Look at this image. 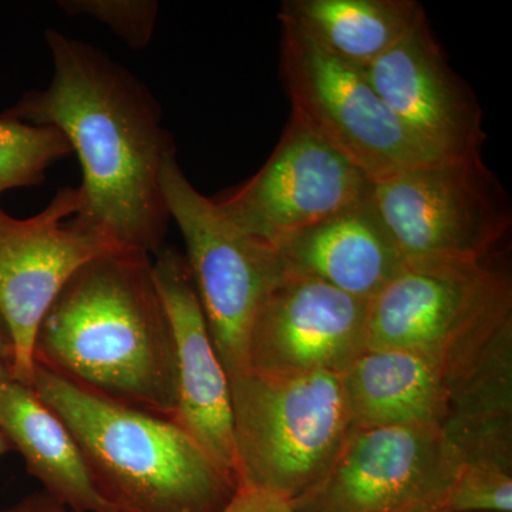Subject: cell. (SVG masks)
<instances>
[{
	"mask_svg": "<svg viewBox=\"0 0 512 512\" xmlns=\"http://www.w3.org/2000/svg\"><path fill=\"white\" fill-rule=\"evenodd\" d=\"M220 512H299L288 498L252 485L239 484L234 497Z\"/></svg>",
	"mask_w": 512,
	"mask_h": 512,
	"instance_id": "23",
	"label": "cell"
},
{
	"mask_svg": "<svg viewBox=\"0 0 512 512\" xmlns=\"http://www.w3.org/2000/svg\"><path fill=\"white\" fill-rule=\"evenodd\" d=\"M153 269L177 353L178 403L173 420L238 478L229 377L212 342L190 266L180 251L163 248L153 259Z\"/></svg>",
	"mask_w": 512,
	"mask_h": 512,
	"instance_id": "14",
	"label": "cell"
},
{
	"mask_svg": "<svg viewBox=\"0 0 512 512\" xmlns=\"http://www.w3.org/2000/svg\"><path fill=\"white\" fill-rule=\"evenodd\" d=\"M457 454L443 427H352L299 512H413L444 505Z\"/></svg>",
	"mask_w": 512,
	"mask_h": 512,
	"instance_id": "9",
	"label": "cell"
},
{
	"mask_svg": "<svg viewBox=\"0 0 512 512\" xmlns=\"http://www.w3.org/2000/svg\"><path fill=\"white\" fill-rule=\"evenodd\" d=\"M372 202L406 265L484 264L512 227L510 195L483 156L387 175Z\"/></svg>",
	"mask_w": 512,
	"mask_h": 512,
	"instance_id": "5",
	"label": "cell"
},
{
	"mask_svg": "<svg viewBox=\"0 0 512 512\" xmlns=\"http://www.w3.org/2000/svg\"><path fill=\"white\" fill-rule=\"evenodd\" d=\"M281 72L292 116L375 183L440 161L387 109L365 69L330 55L298 26L281 20Z\"/></svg>",
	"mask_w": 512,
	"mask_h": 512,
	"instance_id": "8",
	"label": "cell"
},
{
	"mask_svg": "<svg viewBox=\"0 0 512 512\" xmlns=\"http://www.w3.org/2000/svg\"><path fill=\"white\" fill-rule=\"evenodd\" d=\"M372 188L363 171L291 116L264 167L214 201L232 224L274 248L367 200Z\"/></svg>",
	"mask_w": 512,
	"mask_h": 512,
	"instance_id": "11",
	"label": "cell"
},
{
	"mask_svg": "<svg viewBox=\"0 0 512 512\" xmlns=\"http://www.w3.org/2000/svg\"><path fill=\"white\" fill-rule=\"evenodd\" d=\"M35 365L114 402L173 419L177 353L153 256L119 249L80 266L40 325Z\"/></svg>",
	"mask_w": 512,
	"mask_h": 512,
	"instance_id": "2",
	"label": "cell"
},
{
	"mask_svg": "<svg viewBox=\"0 0 512 512\" xmlns=\"http://www.w3.org/2000/svg\"><path fill=\"white\" fill-rule=\"evenodd\" d=\"M510 320L512 284L505 272L485 262L406 265L370 299L367 349L433 357L450 383Z\"/></svg>",
	"mask_w": 512,
	"mask_h": 512,
	"instance_id": "6",
	"label": "cell"
},
{
	"mask_svg": "<svg viewBox=\"0 0 512 512\" xmlns=\"http://www.w3.org/2000/svg\"><path fill=\"white\" fill-rule=\"evenodd\" d=\"M73 154L69 140L52 126H33L0 116V194L35 187L50 165Z\"/></svg>",
	"mask_w": 512,
	"mask_h": 512,
	"instance_id": "20",
	"label": "cell"
},
{
	"mask_svg": "<svg viewBox=\"0 0 512 512\" xmlns=\"http://www.w3.org/2000/svg\"><path fill=\"white\" fill-rule=\"evenodd\" d=\"M413 512H450L444 505H433V507L421 508V510Z\"/></svg>",
	"mask_w": 512,
	"mask_h": 512,
	"instance_id": "27",
	"label": "cell"
},
{
	"mask_svg": "<svg viewBox=\"0 0 512 512\" xmlns=\"http://www.w3.org/2000/svg\"><path fill=\"white\" fill-rule=\"evenodd\" d=\"M13 352L8 330L0 319V382L13 379L12 375Z\"/></svg>",
	"mask_w": 512,
	"mask_h": 512,
	"instance_id": "25",
	"label": "cell"
},
{
	"mask_svg": "<svg viewBox=\"0 0 512 512\" xmlns=\"http://www.w3.org/2000/svg\"><path fill=\"white\" fill-rule=\"evenodd\" d=\"M170 218L185 242V259L229 379L249 372L248 343L265 299L284 278L274 249L249 237L222 214L214 198L190 183L177 154L161 177Z\"/></svg>",
	"mask_w": 512,
	"mask_h": 512,
	"instance_id": "7",
	"label": "cell"
},
{
	"mask_svg": "<svg viewBox=\"0 0 512 512\" xmlns=\"http://www.w3.org/2000/svg\"><path fill=\"white\" fill-rule=\"evenodd\" d=\"M53 79L3 116L62 131L79 157L83 183L74 220L120 248L157 255L170 212L161 177L175 156L163 110L126 67L100 49L46 30Z\"/></svg>",
	"mask_w": 512,
	"mask_h": 512,
	"instance_id": "1",
	"label": "cell"
},
{
	"mask_svg": "<svg viewBox=\"0 0 512 512\" xmlns=\"http://www.w3.org/2000/svg\"><path fill=\"white\" fill-rule=\"evenodd\" d=\"M33 390L66 423L116 512H220L238 478L173 419L114 402L35 365Z\"/></svg>",
	"mask_w": 512,
	"mask_h": 512,
	"instance_id": "3",
	"label": "cell"
},
{
	"mask_svg": "<svg viewBox=\"0 0 512 512\" xmlns=\"http://www.w3.org/2000/svg\"><path fill=\"white\" fill-rule=\"evenodd\" d=\"M272 249L284 275L313 279L367 301L406 266L372 195Z\"/></svg>",
	"mask_w": 512,
	"mask_h": 512,
	"instance_id": "15",
	"label": "cell"
},
{
	"mask_svg": "<svg viewBox=\"0 0 512 512\" xmlns=\"http://www.w3.org/2000/svg\"><path fill=\"white\" fill-rule=\"evenodd\" d=\"M229 390L239 484L292 503L318 483L352 430L342 376L248 372L231 377Z\"/></svg>",
	"mask_w": 512,
	"mask_h": 512,
	"instance_id": "4",
	"label": "cell"
},
{
	"mask_svg": "<svg viewBox=\"0 0 512 512\" xmlns=\"http://www.w3.org/2000/svg\"><path fill=\"white\" fill-rule=\"evenodd\" d=\"M9 451H13L12 443H10L8 436L3 433V430L0 429V457L5 456Z\"/></svg>",
	"mask_w": 512,
	"mask_h": 512,
	"instance_id": "26",
	"label": "cell"
},
{
	"mask_svg": "<svg viewBox=\"0 0 512 512\" xmlns=\"http://www.w3.org/2000/svg\"><path fill=\"white\" fill-rule=\"evenodd\" d=\"M57 5L69 16L99 20L133 50L150 45L160 9L154 0H62Z\"/></svg>",
	"mask_w": 512,
	"mask_h": 512,
	"instance_id": "22",
	"label": "cell"
},
{
	"mask_svg": "<svg viewBox=\"0 0 512 512\" xmlns=\"http://www.w3.org/2000/svg\"><path fill=\"white\" fill-rule=\"evenodd\" d=\"M79 188L56 192L45 210L20 218L0 208V319L12 342L13 379L32 386L40 325L77 269L119 251L109 238L74 220Z\"/></svg>",
	"mask_w": 512,
	"mask_h": 512,
	"instance_id": "10",
	"label": "cell"
},
{
	"mask_svg": "<svg viewBox=\"0 0 512 512\" xmlns=\"http://www.w3.org/2000/svg\"><path fill=\"white\" fill-rule=\"evenodd\" d=\"M365 72L387 109L434 156H483V109L448 63L426 13Z\"/></svg>",
	"mask_w": 512,
	"mask_h": 512,
	"instance_id": "13",
	"label": "cell"
},
{
	"mask_svg": "<svg viewBox=\"0 0 512 512\" xmlns=\"http://www.w3.org/2000/svg\"><path fill=\"white\" fill-rule=\"evenodd\" d=\"M340 376L352 427H443L450 414L446 370L423 353L367 349Z\"/></svg>",
	"mask_w": 512,
	"mask_h": 512,
	"instance_id": "16",
	"label": "cell"
},
{
	"mask_svg": "<svg viewBox=\"0 0 512 512\" xmlns=\"http://www.w3.org/2000/svg\"><path fill=\"white\" fill-rule=\"evenodd\" d=\"M444 507L450 512H512V461L458 460Z\"/></svg>",
	"mask_w": 512,
	"mask_h": 512,
	"instance_id": "21",
	"label": "cell"
},
{
	"mask_svg": "<svg viewBox=\"0 0 512 512\" xmlns=\"http://www.w3.org/2000/svg\"><path fill=\"white\" fill-rule=\"evenodd\" d=\"M448 384L450 414L444 424L512 420V320Z\"/></svg>",
	"mask_w": 512,
	"mask_h": 512,
	"instance_id": "19",
	"label": "cell"
},
{
	"mask_svg": "<svg viewBox=\"0 0 512 512\" xmlns=\"http://www.w3.org/2000/svg\"><path fill=\"white\" fill-rule=\"evenodd\" d=\"M0 429L47 495L74 511L116 512L97 491L72 431L32 386L0 382Z\"/></svg>",
	"mask_w": 512,
	"mask_h": 512,
	"instance_id": "17",
	"label": "cell"
},
{
	"mask_svg": "<svg viewBox=\"0 0 512 512\" xmlns=\"http://www.w3.org/2000/svg\"><path fill=\"white\" fill-rule=\"evenodd\" d=\"M0 512H79L70 510L66 505L60 504L55 498L47 495L45 491H39L23 498L18 504L13 507L5 508Z\"/></svg>",
	"mask_w": 512,
	"mask_h": 512,
	"instance_id": "24",
	"label": "cell"
},
{
	"mask_svg": "<svg viewBox=\"0 0 512 512\" xmlns=\"http://www.w3.org/2000/svg\"><path fill=\"white\" fill-rule=\"evenodd\" d=\"M424 13L416 0H286L279 20L298 26L330 55L366 69Z\"/></svg>",
	"mask_w": 512,
	"mask_h": 512,
	"instance_id": "18",
	"label": "cell"
},
{
	"mask_svg": "<svg viewBox=\"0 0 512 512\" xmlns=\"http://www.w3.org/2000/svg\"><path fill=\"white\" fill-rule=\"evenodd\" d=\"M369 302L313 279L285 275L252 326L249 372L342 375L367 350Z\"/></svg>",
	"mask_w": 512,
	"mask_h": 512,
	"instance_id": "12",
	"label": "cell"
}]
</instances>
